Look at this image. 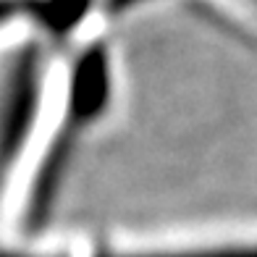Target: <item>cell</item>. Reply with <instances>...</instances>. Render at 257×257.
<instances>
[{
    "label": "cell",
    "instance_id": "1",
    "mask_svg": "<svg viewBox=\"0 0 257 257\" xmlns=\"http://www.w3.org/2000/svg\"><path fill=\"white\" fill-rule=\"evenodd\" d=\"M108 257H257V247H220V249L153 252V254H108Z\"/></svg>",
    "mask_w": 257,
    "mask_h": 257
},
{
    "label": "cell",
    "instance_id": "2",
    "mask_svg": "<svg viewBox=\"0 0 257 257\" xmlns=\"http://www.w3.org/2000/svg\"><path fill=\"white\" fill-rule=\"evenodd\" d=\"M142 3H150V0H105L110 14H121V11H128L134 6H142Z\"/></svg>",
    "mask_w": 257,
    "mask_h": 257
}]
</instances>
